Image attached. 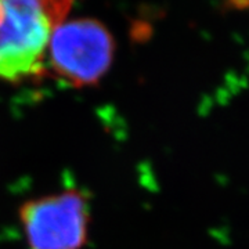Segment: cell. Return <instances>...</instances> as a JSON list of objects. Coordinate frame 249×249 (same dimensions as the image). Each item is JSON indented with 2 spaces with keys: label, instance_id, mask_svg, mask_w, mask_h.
<instances>
[{
  "label": "cell",
  "instance_id": "obj_3",
  "mask_svg": "<svg viewBox=\"0 0 249 249\" xmlns=\"http://www.w3.org/2000/svg\"><path fill=\"white\" fill-rule=\"evenodd\" d=\"M19 216L31 249H82L86 244L89 204L76 190L32 199Z\"/></svg>",
  "mask_w": 249,
  "mask_h": 249
},
{
  "label": "cell",
  "instance_id": "obj_5",
  "mask_svg": "<svg viewBox=\"0 0 249 249\" xmlns=\"http://www.w3.org/2000/svg\"><path fill=\"white\" fill-rule=\"evenodd\" d=\"M134 32V37L139 39V40H147L150 39L152 36V28L151 25H148L147 22L144 21H140V22H136V28L133 29Z\"/></svg>",
  "mask_w": 249,
  "mask_h": 249
},
{
  "label": "cell",
  "instance_id": "obj_2",
  "mask_svg": "<svg viewBox=\"0 0 249 249\" xmlns=\"http://www.w3.org/2000/svg\"><path fill=\"white\" fill-rule=\"evenodd\" d=\"M46 53L53 71L67 83L75 88L91 86L109 70L115 40L94 18L62 21L53 29Z\"/></svg>",
  "mask_w": 249,
  "mask_h": 249
},
{
  "label": "cell",
  "instance_id": "obj_1",
  "mask_svg": "<svg viewBox=\"0 0 249 249\" xmlns=\"http://www.w3.org/2000/svg\"><path fill=\"white\" fill-rule=\"evenodd\" d=\"M72 0H0V79L18 82L43 68L49 39Z\"/></svg>",
  "mask_w": 249,
  "mask_h": 249
},
{
  "label": "cell",
  "instance_id": "obj_4",
  "mask_svg": "<svg viewBox=\"0 0 249 249\" xmlns=\"http://www.w3.org/2000/svg\"><path fill=\"white\" fill-rule=\"evenodd\" d=\"M222 9L224 13L227 11H249V0H223Z\"/></svg>",
  "mask_w": 249,
  "mask_h": 249
}]
</instances>
